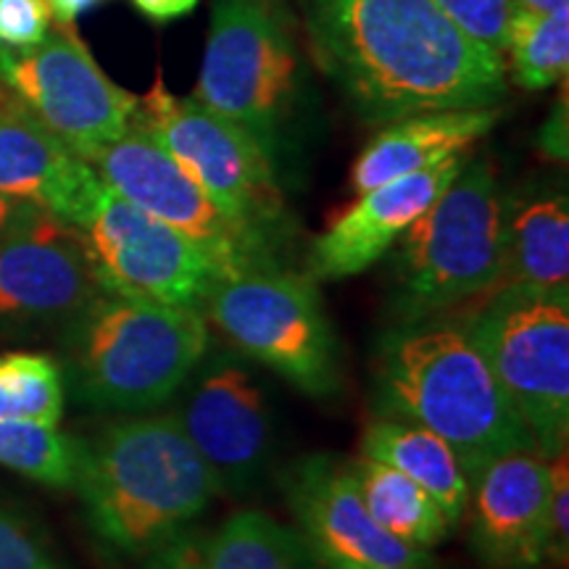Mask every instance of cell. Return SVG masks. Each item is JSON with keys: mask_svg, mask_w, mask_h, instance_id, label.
Returning <instances> with one entry per match:
<instances>
[{"mask_svg": "<svg viewBox=\"0 0 569 569\" xmlns=\"http://www.w3.org/2000/svg\"><path fill=\"white\" fill-rule=\"evenodd\" d=\"M311 53L361 119L496 109L507 61L432 0H301Z\"/></svg>", "mask_w": 569, "mask_h": 569, "instance_id": "obj_1", "label": "cell"}, {"mask_svg": "<svg viewBox=\"0 0 569 569\" xmlns=\"http://www.w3.org/2000/svg\"><path fill=\"white\" fill-rule=\"evenodd\" d=\"M375 411L443 438L467 478L503 453L538 451L467 327L443 315L398 322L382 336Z\"/></svg>", "mask_w": 569, "mask_h": 569, "instance_id": "obj_2", "label": "cell"}, {"mask_svg": "<svg viewBox=\"0 0 569 569\" xmlns=\"http://www.w3.org/2000/svg\"><path fill=\"white\" fill-rule=\"evenodd\" d=\"M71 488L92 536L122 557H153L219 496L172 415L134 417L80 440Z\"/></svg>", "mask_w": 569, "mask_h": 569, "instance_id": "obj_3", "label": "cell"}, {"mask_svg": "<svg viewBox=\"0 0 569 569\" xmlns=\"http://www.w3.org/2000/svg\"><path fill=\"white\" fill-rule=\"evenodd\" d=\"M209 346L203 311L103 290L69 322L63 380L84 407L146 415L172 403Z\"/></svg>", "mask_w": 569, "mask_h": 569, "instance_id": "obj_4", "label": "cell"}, {"mask_svg": "<svg viewBox=\"0 0 569 569\" xmlns=\"http://www.w3.org/2000/svg\"><path fill=\"white\" fill-rule=\"evenodd\" d=\"M503 206L493 163L467 159L457 180L396 243L401 322L446 315L507 282Z\"/></svg>", "mask_w": 569, "mask_h": 569, "instance_id": "obj_5", "label": "cell"}, {"mask_svg": "<svg viewBox=\"0 0 569 569\" xmlns=\"http://www.w3.org/2000/svg\"><path fill=\"white\" fill-rule=\"evenodd\" d=\"M546 459L569 451V290L501 284L461 319Z\"/></svg>", "mask_w": 569, "mask_h": 569, "instance_id": "obj_6", "label": "cell"}, {"mask_svg": "<svg viewBox=\"0 0 569 569\" xmlns=\"http://www.w3.org/2000/svg\"><path fill=\"white\" fill-rule=\"evenodd\" d=\"M203 317L234 351L303 393L332 396L340 388L338 338L311 277L274 264L219 280Z\"/></svg>", "mask_w": 569, "mask_h": 569, "instance_id": "obj_7", "label": "cell"}, {"mask_svg": "<svg viewBox=\"0 0 569 569\" xmlns=\"http://www.w3.org/2000/svg\"><path fill=\"white\" fill-rule=\"evenodd\" d=\"M298 46L280 0H213L193 98L272 156L298 90Z\"/></svg>", "mask_w": 569, "mask_h": 569, "instance_id": "obj_8", "label": "cell"}, {"mask_svg": "<svg viewBox=\"0 0 569 569\" xmlns=\"http://www.w3.org/2000/svg\"><path fill=\"white\" fill-rule=\"evenodd\" d=\"M134 119L227 217L277 246L288 227V209L274 159L243 127L206 109L193 96H172L161 74L140 98Z\"/></svg>", "mask_w": 569, "mask_h": 569, "instance_id": "obj_9", "label": "cell"}, {"mask_svg": "<svg viewBox=\"0 0 569 569\" xmlns=\"http://www.w3.org/2000/svg\"><path fill=\"white\" fill-rule=\"evenodd\" d=\"M169 411L209 467L219 496L243 498L267 478L274 461V409L251 359L206 351Z\"/></svg>", "mask_w": 569, "mask_h": 569, "instance_id": "obj_10", "label": "cell"}, {"mask_svg": "<svg viewBox=\"0 0 569 569\" xmlns=\"http://www.w3.org/2000/svg\"><path fill=\"white\" fill-rule=\"evenodd\" d=\"M0 82L84 161L122 138L138 117L140 98L109 80L67 24L51 27L34 46H0Z\"/></svg>", "mask_w": 569, "mask_h": 569, "instance_id": "obj_11", "label": "cell"}, {"mask_svg": "<svg viewBox=\"0 0 569 569\" xmlns=\"http://www.w3.org/2000/svg\"><path fill=\"white\" fill-rule=\"evenodd\" d=\"M90 163L106 188L188 238L222 280L280 264L274 246L227 217L138 119Z\"/></svg>", "mask_w": 569, "mask_h": 569, "instance_id": "obj_12", "label": "cell"}, {"mask_svg": "<svg viewBox=\"0 0 569 569\" xmlns=\"http://www.w3.org/2000/svg\"><path fill=\"white\" fill-rule=\"evenodd\" d=\"M82 234L109 293L203 311L222 280L188 238L109 188Z\"/></svg>", "mask_w": 569, "mask_h": 569, "instance_id": "obj_13", "label": "cell"}, {"mask_svg": "<svg viewBox=\"0 0 569 569\" xmlns=\"http://www.w3.org/2000/svg\"><path fill=\"white\" fill-rule=\"evenodd\" d=\"M282 496L322 569H440L430 551L393 538L369 517L346 461L325 453L298 459L284 469Z\"/></svg>", "mask_w": 569, "mask_h": 569, "instance_id": "obj_14", "label": "cell"}, {"mask_svg": "<svg viewBox=\"0 0 569 569\" xmlns=\"http://www.w3.org/2000/svg\"><path fill=\"white\" fill-rule=\"evenodd\" d=\"M103 293L80 227L40 211L0 232V325H69Z\"/></svg>", "mask_w": 569, "mask_h": 569, "instance_id": "obj_15", "label": "cell"}, {"mask_svg": "<svg viewBox=\"0 0 569 569\" xmlns=\"http://www.w3.org/2000/svg\"><path fill=\"white\" fill-rule=\"evenodd\" d=\"M551 459L511 451L469 478L472 546L488 569H540L549 561Z\"/></svg>", "mask_w": 569, "mask_h": 569, "instance_id": "obj_16", "label": "cell"}, {"mask_svg": "<svg viewBox=\"0 0 569 569\" xmlns=\"http://www.w3.org/2000/svg\"><path fill=\"white\" fill-rule=\"evenodd\" d=\"M106 184L0 82V196L30 203L71 227L90 222Z\"/></svg>", "mask_w": 569, "mask_h": 569, "instance_id": "obj_17", "label": "cell"}, {"mask_svg": "<svg viewBox=\"0 0 569 569\" xmlns=\"http://www.w3.org/2000/svg\"><path fill=\"white\" fill-rule=\"evenodd\" d=\"M467 156H453L438 167L382 182L359 196L351 209L340 213L311 243L309 277L338 282L361 274L393 248L401 234L438 201L457 180Z\"/></svg>", "mask_w": 569, "mask_h": 569, "instance_id": "obj_18", "label": "cell"}, {"mask_svg": "<svg viewBox=\"0 0 569 569\" xmlns=\"http://www.w3.org/2000/svg\"><path fill=\"white\" fill-rule=\"evenodd\" d=\"M498 122L496 109L425 111L388 122L353 163L351 184L367 193L377 184L438 167L467 153Z\"/></svg>", "mask_w": 569, "mask_h": 569, "instance_id": "obj_19", "label": "cell"}, {"mask_svg": "<svg viewBox=\"0 0 569 569\" xmlns=\"http://www.w3.org/2000/svg\"><path fill=\"white\" fill-rule=\"evenodd\" d=\"M153 557L163 569H322L298 530L264 511H238L196 546L182 532Z\"/></svg>", "mask_w": 569, "mask_h": 569, "instance_id": "obj_20", "label": "cell"}, {"mask_svg": "<svg viewBox=\"0 0 569 569\" xmlns=\"http://www.w3.org/2000/svg\"><path fill=\"white\" fill-rule=\"evenodd\" d=\"M507 282L543 290H569V198L565 190L538 188L503 206Z\"/></svg>", "mask_w": 569, "mask_h": 569, "instance_id": "obj_21", "label": "cell"}, {"mask_svg": "<svg viewBox=\"0 0 569 569\" xmlns=\"http://www.w3.org/2000/svg\"><path fill=\"white\" fill-rule=\"evenodd\" d=\"M359 448L361 457L382 461L415 480L438 503L451 528H459L467 515L469 478L443 438L415 422L377 417L365 427Z\"/></svg>", "mask_w": 569, "mask_h": 569, "instance_id": "obj_22", "label": "cell"}, {"mask_svg": "<svg viewBox=\"0 0 569 569\" xmlns=\"http://www.w3.org/2000/svg\"><path fill=\"white\" fill-rule=\"evenodd\" d=\"M346 465L369 517L393 538L432 551L453 532L438 503L407 475L369 457L351 459Z\"/></svg>", "mask_w": 569, "mask_h": 569, "instance_id": "obj_23", "label": "cell"}, {"mask_svg": "<svg viewBox=\"0 0 569 569\" xmlns=\"http://www.w3.org/2000/svg\"><path fill=\"white\" fill-rule=\"evenodd\" d=\"M509 69L522 90H546L567 80L569 71V9L557 13L515 11L509 27Z\"/></svg>", "mask_w": 569, "mask_h": 569, "instance_id": "obj_24", "label": "cell"}, {"mask_svg": "<svg viewBox=\"0 0 569 569\" xmlns=\"http://www.w3.org/2000/svg\"><path fill=\"white\" fill-rule=\"evenodd\" d=\"M67 407V380L46 353H0V419L59 427Z\"/></svg>", "mask_w": 569, "mask_h": 569, "instance_id": "obj_25", "label": "cell"}, {"mask_svg": "<svg viewBox=\"0 0 569 569\" xmlns=\"http://www.w3.org/2000/svg\"><path fill=\"white\" fill-rule=\"evenodd\" d=\"M80 440L59 427L0 419V467L51 488H71Z\"/></svg>", "mask_w": 569, "mask_h": 569, "instance_id": "obj_26", "label": "cell"}, {"mask_svg": "<svg viewBox=\"0 0 569 569\" xmlns=\"http://www.w3.org/2000/svg\"><path fill=\"white\" fill-rule=\"evenodd\" d=\"M467 38L482 42L490 51H507L515 0H432Z\"/></svg>", "mask_w": 569, "mask_h": 569, "instance_id": "obj_27", "label": "cell"}, {"mask_svg": "<svg viewBox=\"0 0 569 569\" xmlns=\"http://www.w3.org/2000/svg\"><path fill=\"white\" fill-rule=\"evenodd\" d=\"M0 569H63L51 543L24 515L0 501Z\"/></svg>", "mask_w": 569, "mask_h": 569, "instance_id": "obj_28", "label": "cell"}, {"mask_svg": "<svg viewBox=\"0 0 569 569\" xmlns=\"http://www.w3.org/2000/svg\"><path fill=\"white\" fill-rule=\"evenodd\" d=\"M51 21L46 0H0V46H34L51 30Z\"/></svg>", "mask_w": 569, "mask_h": 569, "instance_id": "obj_29", "label": "cell"}, {"mask_svg": "<svg viewBox=\"0 0 569 569\" xmlns=\"http://www.w3.org/2000/svg\"><path fill=\"white\" fill-rule=\"evenodd\" d=\"M569 451L551 459L549 498V559L567 567L569 559Z\"/></svg>", "mask_w": 569, "mask_h": 569, "instance_id": "obj_30", "label": "cell"}, {"mask_svg": "<svg viewBox=\"0 0 569 569\" xmlns=\"http://www.w3.org/2000/svg\"><path fill=\"white\" fill-rule=\"evenodd\" d=\"M567 80L561 82V101L557 103V109L551 111L549 122L543 124V130L538 134V148L540 153L549 156L551 161H567V146H569V134H567Z\"/></svg>", "mask_w": 569, "mask_h": 569, "instance_id": "obj_31", "label": "cell"}, {"mask_svg": "<svg viewBox=\"0 0 569 569\" xmlns=\"http://www.w3.org/2000/svg\"><path fill=\"white\" fill-rule=\"evenodd\" d=\"M132 3L142 17L159 21V24H167V21L172 19L188 17V13L198 6V0H132Z\"/></svg>", "mask_w": 569, "mask_h": 569, "instance_id": "obj_32", "label": "cell"}, {"mask_svg": "<svg viewBox=\"0 0 569 569\" xmlns=\"http://www.w3.org/2000/svg\"><path fill=\"white\" fill-rule=\"evenodd\" d=\"M40 209H34L30 203L13 201V198L0 196V232L13 230V227L30 222L32 217H38Z\"/></svg>", "mask_w": 569, "mask_h": 569, "instance_id": "obj_33", "label": "cell"}, {"mask_svg": "<svg viewBox=\"0 0 569 569\" xmlns=\"http://www.w3.org/2000/svg\"><path fill=\"white\" fill-rule=\"evenodd\" d=\"M46 3L48 9H51V17L59 21V24L71 27L80 19V13L88 11L90 6H96L98 0H46Z\"/></svg>", "mask_w": 569, "mask_h": 569, "instance_id": "obj_34", "label": "cell"}, {"mask_svg": "<svg viewBox=\"0 0 569 569\" xmlns=\"http://www.w3.org/2000/svg\"><path fill=\"white\" fill-rule=\"evenodd\" d=\"M515 9L530 13H557L569 9V0H515Z\"/></svg>", "mask_w": 569, "mask_h": 569, "instance_id": "obj_35", "label": "cell"}, {"mask_svg": "<svg viewBox=\"0 0 569 569\" xmlns=\"http://www.w3.org/2000/svg\"><path fill=\"white\" fill-rule=\"evenodd\" d=\"M153 569H163V567H159V565H156V567H153Z\"/></svg>", "mask_w": 569, "mask_h": 569, "instance_id": "obj_36", "label": "cell"}]
</instances>
